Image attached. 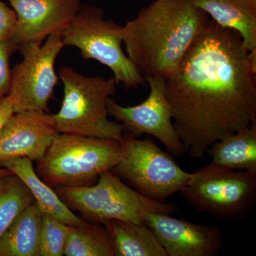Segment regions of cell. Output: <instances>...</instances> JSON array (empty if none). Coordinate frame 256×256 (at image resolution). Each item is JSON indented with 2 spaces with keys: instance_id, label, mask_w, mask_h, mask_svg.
Here are the masks:
<instances>
[{
  "instance_id": "1",
  "label": "cell",
  "mask_w": 256,
  "mask_h": 256,
  "mask_svg": "<svg viewBox=\"0 0 256 256\" xmlns=\"http://www.w3.org/2000/svg\"><path fill=\"white\" fill-rule=\"evenodd\" d=\"M248 52L238 32L210 20L166 79L173 124L190 158L256 122V69Z\"/></svg>"
},
{
  "instance_id": "2",
  "label": "cell",
  "mask_w": 256,
  "mask_h": 256,
  "mask_svg": "<svg viewBox=\"0 0 256 256\" xmlns=\"http://www.w3.org/2000/svg\"><path fill=\"white\" fill-rule=\"evenodd\" d=\"M210 20L192 0H154L122 26L128 60L144 78L166 80Z\"/></svg>"
},
{
  "instance_id": "3",
  "label": "cell",
  "mask_w": 256,
  "mask_h": 256,
  "mask_svg": "<svg viewBox=\"0 0 256 256\" xmlns=\"http://www.w3.org/2000/svg\"><path fill=\"white\" fill-rule=\"evenodd\" d=\"M122 154L118 141L60 132L35 170L52 188L90 186L117 166Z\"/></svg>"
},
{
  "instance_id": "4",
  "label": "cell",
  "mask_w": 256,
  "mask_h": 256,
  "mask_svg": "<svg viewBox=\"0 0 256 256\" xmlns=\"http://www.w3.org/2000/svg\"><path fill=\"white\" fill-rule=\"evenodd\" d=\"M64 86L60 110L54 114L58 132L79 134L124 142V129L109 120L108 99L117 92L114 78L86 76L70 67H62Z\"/></svg>"
},
{
  "instance_id": "5",
  "label": "cell",
  "mask_w": 256,
  "mask_h": 256,
  "mask_svg": "<svg viewBox=\"0 0 256 256\" xmlns=\"http://www.w3.org/2000/svg\"><path fill=\"white\" fill-rule=\"evenodd\" d=\"M72 212L82 214L92 223L104 225L112 220L144 223L150 213L173 214L178 207L173 204L150 200L126 184L112 170L99 175L90 186L54 188Z\"/></svg>"
},
{
  "instance_id": "6",
  "label": "cell",
  "mask_w": 256,
  "mask_h": 256,
  "mask_svg": "<svg viewBox=\"0 0 256 256\" xmlns=\"http://www.w3.org/2000/svg\"><path fill=\"white\" fill-rule=\"evenodd\" d=\"M122 30L114 20L105 18L102 8L82 4L62 36L64 46L76 47L84 60H96L108 67L114 80L124 88L138 89L146 82L122 50Z\"/></svg>"
},
{
  "instance_id": "7",
  "label": "cell",
  "mask_w": 256,
  "mask_h": 256,
  "mask_svg": "<svg viewBox=\"0 0 256 256\" xmlns=\"http://www.w3.org/2000/svg\"><path fill=\"white\" fill-rule=\"evenodd\" d=\"M182 195L195 210L218 220L247 216L256 203V172L210 163L192 173Z\"/></svg>"
},
{
  "instance_id": "8",
  "label": "cell",
  "mask_w": 256,
  "mask_h": 256,
  "mask_svg": "<svg viewBox=\"0 0 256 256\" xmlns=\"http://www.w3.org/2000/svg\"><path fill=\"white\" fill-rule=\"evenodd\" d=\"M122 146V158L112 171L150 200L166 202L192 178L150 138L140 140L124 133Z\"/></svg>"
},
{
  "instance_id": "9",
  "label": "cell",
  "mask_w": 256,
  "mask_h": 256,
  "mask_svg": "<svg viewBox=\"0 0 256 256\" xmlns=\"http://www.w3.org/2000/svg\"><path fill=\"white\" fill-rule=\"evenodd\" d=\"M42 44H30L18 50L23 60L12 70L10 100L14 112L36 110L50 112L58 79L55 62L64 47L62 33L47 37Z\"/></svg>"
},
{
  "instance_id": "10",
  "label": "cell",
  "mask_w": 256,
  "mask_h": 256,
  "mask_svg": "<svg viewBox=\"0 0 256 256\" xmlns=\"http://www.w3.org/2000/svg\"><path fill=\"white\" fill-rule=\"evenodd\" d=\"M149 85V96L142 104L124 107L114 99H108L109 116L120 122L124 132L134 137L148 134L160 141L175 156H182L184 146L173 124L172 112L165 95L166 79L144 78Z\"/></svg>"
},
{
  "instance_id": "11",
  "label": "cell",
  "mask_w": 256,
  "mask_h": 256,
  "mask_svg": "<svg viewBox=\"0 0 256 256\" xmlns=\"http://www.w3.org/2000/svg\"><path fill=\"white\" fill-rule=\"evenodd\" d=\"M16 15L11 41L16 48L42 44L47 37L62 33L78 14L82 0H8Z\"/></svg>"
},
{
  "instance_id": "12",
  "label": "cell",
  "mask_w": 256,
  "mask_h": 256,
  "mask_svg": "<svg viewBox=\"0 0 256 256\" xmlns=\"http://www.w3.org/2000/svg\"><path fill=\"white\" fill-rule=\"evenodd\" d=\"M144 223L156 234L168 256H215L223 247L220 228L171 214L150 213Z\"/></svg>"
},
{
  "instance_id": "13",
  "label": "cell",
  "mask_w": 256,
  "mask_h": 256,
  "mask_svg": "<svg viewBox=\"0 0 256 256\" xmlns=\"http://www.w3.org/2000/svg\"><path fill=\"white\" fill-rule=\"evenodd\" d=\"M58 133L54 114L50 112H14L0 131V162L16 158L38 162Z\"/></svg>"
},
{
  "instance_id": "14",
  "label": "cell",
  "mask_w": 256,
  "mask_h": 256,
  "mask_svg": "<svg viewBox=\"0 0 256 256\" xmlns=\"http://www.w3.org/2000/svg\"><path fill=\"white\" fill-rule=\"evenodd\" d=\"M0 166L9 170L21 178L34 198V202L43 213L53 216L69 226H78L84 220L77 216L57 194L54 188L44 182L33 166V162L28 158H16L4 160Z\"/></svg>"
},
{
  "instance_id": "15",
  "label": "cell",
  "mask_w": 256,
  "mask_h": 256,
  "mask_svg": "<svg viewBox=\"0 0 256 256\" xmlns=\"http://www.w3.org/2000/svg\"><path fill=\"white\" fill-rule=\"evenodd\" d=\"M212 20L242 36L248 50L256 48V0H192Z\"/></svg>"
},
{
  "instance_id": "16",
  "label": "cell",
  "mask_w": 256,
  "mask_h": 256,
  "mask_svg": "<svg viewBox=\"0 0 256 256\" xmlns=\"http://www.w3.org/2000/svg\"><path fill=\"white\" fill-rule=\"evenodd\" d=\"M206 154L210 163L235 171L256 172V122L214 143Z\"/></svg>"
},
{
  "instance_id": "17",
  "label": "cell",
  "mask_w": 256,
  "mask_h": 256,
  "mask_svg": "<svg viewBox=\"0 0 256 256\" xmlns=\"http://www.w3.org/2000/svg\"><path fill=\"white\" fill-rule=\"evenodd\" d=\"M104 226L112 239L114 256H168L146 223L112 220Z\"/></svg>"
},
{
  "instance_id": "18",
  "label": "cell",
  "mask_w": 256,
  "mask_h": 256,
  "mask_svg": "<svg viewBox=\"0 0 256 256\" xmlns=\"http://www.w3.org/2000/svg\"><path fill=\"white\" fill-rule=\"evenodd\" d=\"M42 218V212L34 202L0 238V256H38Z\"/></svg>"
},
{
  "instance_id": "19",
  "label": "cell",
  "mask_w": 256,
  "mask_h": 256,
  "mask_svg": "<svg viewBox=\"0 0 256 256\" xmlns=\"http://www.w3.org/2000/svg\"><path fill=\"white\" fill-rule=\"evenodd\" d=\"M64 256H114L112 239L105 226L85 220L72 226Z\"/></svg>"
},
{
  "instance_id": "20",
  "label": "cell",
  "mask_w": 256,
  "mask_h": 256,
  "mask_svg": "<svg viewBox=\"0 0 256 256\" xmlns=\"http://www.w3.org/2000/svg\"><path fill=\"white\" fill-rule=\"evenodd\" d=\"M34 202L31 192L16 175L0 176V238Z\"/></svg>"
},
{
  "instance_id": "21",
  "label": "cell",
  "mask_w": 256,
  "mask_h": 256,
  "mask_svg": "<svg viewBox=\"0 0 256 256\" xmlns=\"http://www.w3.org/2000/svg\"><path fill=\"white\" fill-rule=\"evenodd\" d=\"M72 226L42 212L41 230L38 242V256H64Z\"/></svg>"
},
{
  "instance_id": "22",
  "label": "cell",
  "mask_w": 256,
  "mask_h": 256,
  "mask_svg": "<svg viewBox=\"0 0 256 256\" xmlns=\"http://www.w3.org/2000/svg\"><path fill=\"white\" fill-rule=\"evenodd\" d=\"M18 50L11 40L0 43V99L9 95L12 82L10 57Z\"/></svg>"
},
{
  "instance_id": "23",
  "label": "cell",
  "mask_w": 256,
  "mask_h": 256,
  "mask_svg": "<svg viewBox=\"0 0 256 256\" xmlns=\"http://www.w3.org/2000/svg\"><path fill=\"white\" fill-rule=\"evenodd\" d=\"M16 22L14 10L0 0V43L11 40Z\"/></svg>"
},
{
  "instance_id": "24",
  "label": "cell",
  "mask_w": 256,
  "mask_h": 256,
  "mask_svg": "<svg viewBox=\"0 0 256 256\" xmlns=\"http://www.w3.org/2000/svg\"><path fill=\"white\" fill-rule=\"evenodd\" d=\"M14 114V108L9 96H4L0 99V131Z\"/></svg>"
},
{
  "instance_id": "25",
  "label": "cell",
  "mask_w": 256,
  "mask_h": 256,
  "mask_svg": "<svg viewBox=\"0 0 256 256\" xmlns=\"http://www.w3.org/2000/svg\"><path fill=\"white\" fill-rule=\"evenodd\" d=\"M11 174H12V172H10L9 170L5 169V168H1V166H0V176Z\"/></svg>"
}]
</instances>
